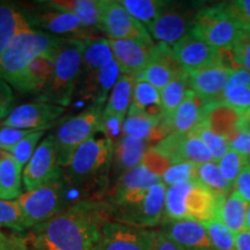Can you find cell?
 <instances>
[{"instance_id":"cell-46","label":"cell","mask_w":250,"mask_h":250,"mask_svg":"<svg viewBox=\"0 0 250 250\" xmlns=\"http://www.w3.org/2000/svg\"><path fill=\"white\" fill-rule=\"evenodd\" d=\"M124 121L125 117L123 116L114 114V112L103 110L99 131L110 140V143L112 144L114 147L124 137Z\"/></svg>"},{"instance_id":"cell-58","label":"cell","mask_w":250,"mask_h":250,"mask_svg":"<svg viewBox=\"0 0 250 250\" xmlns=\"http://www.w3.org/2000/svg\"><path fill=\"white\" fill-rule=\"evenodd\" d=\"M246 230L250 232V205L248 206V210H247V217H246Z\"/></svg>"},{"instance_id":"cell-22","label":"cell","mask_w":250,"mask_h":250,"mask_svg":"<svg viewBox=\"0 0 250 250\" xmlns=\"http://www.w3.org/2000/svg\"><path fill=\"white\" fill-rule=\"evenodd\" d=\"M161 232L182 250H215L206 227L189 220H164Z\"/></svg>"},{"instance_id":"cell-36","label":"cell","mask_w":250,"mask_h":250,"mask_svg":"<svg viewBox=\"0 0 250 250\" xmlns=\"http://www.w3.org/2000/svg\"><path fill=\"white\" fill-rule=\"evenodd\" d=\"M136 81V77L121 74L120 79L117 80L116 85L114 86L110 95H109L104 110L126 117L131 107V102H132Z\"/></svg>"},{"instance_id":"cell-57","label":"cell","mask_w":250,"mask_h":250,"mask_svg":"<svg viewBox=\"0 0 250 250\" xmlns=\"http://www.w3.org/2000/svg\"><path fill=\"white\" fill-rule=\"evenodd\" d=\"M239 130L250 136V109L242 112L241 120L239 123Z\"/></svg>"},{"instance_id":"cell-20","label":"cell","mask_w":250,"mask_h":250,"mask_svg":"<svg viewBox=\"0 0 250 250\" xmlns=\"http://www.w3.org/2000/svg\"><path fill=\"white\" fill-rule=\"evenodd\" d=\"M122 72L115 58L109 64L88 76L80 78L77 92L83 99L89 100L92 104L104 105L112 88L120 79Z\"/></svg>"},{"instance_id":"cell-33","label":"cell","mask_w":250,"mask_h":250,"mask_svg":"<svg viewBox=\"0 0 250 250\" xmlns=\"http://www.w3.org/2000/svg\"><path fill=\"white\" fill-rule=\"evenodd\" d=\"M220 101L241 111L250 109V72L236 68L225 86Z\"/></svg>"},{"instance_id":"cell-42","label":"cell","mask_w":250,"mask_h":250,"mask_svg":"<svg viewBox=\"0 0 250 250\" xmlns=\"http://www.w3.org/2000/svg\"><path fill=\"white\" fill-rule=\"evenodd\" d=\"M248 164L249 158L229 148L226 154L221 158V160L218 162V166L224 179L234 186L237 176Z\"/></svg>"},{"instance_id":"cell-26","label":"cell","mask_w":250,"mask_h":250,"mask_svg":"<svg viewBox=\"0 0 250 250\" xmlns=\"http://www.w3.org/2000/svg\"><path fill=\"white\" fill-rule=\"evenodd\" d=\"M242 112L224 101L208 103L203 111L202 124L228 140L239 130Z\"/></svg>"},{"instance_id":"cell-52","label":"cell","mask_w":250,"mask_h":250,"mask_svg":"<svg viewBox=\"0 0 250 250\" xmlns=\"http://www.w3.org/2000/svg\"><path fill=\"white\" fill-rule=\"evenodd\" d=\"M228 145L229 148L233 149L240 154L250 158V136L237 130L235 133L228 138Z\"/></svg>"},{"instance_id":"cell-50","label":"cell","mask_w":250,"mask_h":250,"mask_svg":"<svg viewBox=\"0 0 250 250\" xmlns=\"http://www.w3.org/2000/svg\"><path fill=\"white\" fill-rule=\"evenodd\" d=\"M36 130H21L14 129V127L2 126L0 129V149L6 151V149L13 147L14 145L22 140L28 134L33 133Z\"/></svg>"},{"instance_id":"cell-1","label":"cell","mask_w":250,"mask_h":250,"mask_svg":"<svg viewBox=\"0 0 250 250\" xmlns=\"http://www.w3.org/2000/svg\"><path fill=\"white\" fill-rule=\"evenodd\" d=\"M109 221L111 208L104 199H86L31 228L27 241L34 250H98Z\"/></svg>"},{"instance_id":"cell-13","label":"cell","mask_w":250,"mask_h":250,"mask_svg":"<svg viewBox=\"0 0 250 250\" xmlns=\"http://www.w3.org/2000/svg\"><path fill=\"white\" fill-rule=\"evenodd\" d=\"M100 31L108 40H133L154 43L147 28L136 20L122 5L121 0H102V19Z\"/></svg>"},{"instance_id":"cell-43","label":"cell","mask_w":250,"mask_h":250,"mask_svg":"<svg viewBox=\"0 0 250 250\" xmlns=\"http://www.w3.org/2000/svg\"><path fill=\"white\" fill-rule=\"evenodd\" d=\"M204 226L215 250H237L235 234L230 232L223 223L214 219L204 224Z\"/></svg>"},{"instance_id":"cell-45","label":"cell","mask_w":250,"mask_h":250,"mask_svg":"<svg viewBox=\"0 0 250 250\" xmlns=\"http://www.w3.org/2000/svg\"><path fill=\"white\" fill-rule=\"evenodd\" d=\"M193 133H196L203 140V143L205 144V146L212 154L213 161L217 162V164L229 149L228 140L225 137L213 132L203 124L199 125Z\"/></svg>"},{"instance_id":"cell-41","label":"cell","mask_w":250,"mask_h":250,"mask_svg":"<svg viewBox=\"0 0 250 250\" xmlns=\"http://www.w3.org/2000/svg\"><path fill=\"white\" fill-rule=\"evenodd\" d=\"M0 227H6L14 232L27 230L22 210L18 201L0 199Z\"/></svg>"},{"instance_id":"cell-51","label":"cell","mask_w":250,"mask_h":250,"mask_svg":"<svg viewBox=\"0 0 250 250\" xmlns=\"http://www.w3.org/2000/svg\"><path fill=\"white\" fill-rule=\"evenodd\" d=\"M234 191L250 205V165L248 164L243 168L234 183Z\"/></svg>"},{"instance_id":"cell-56","label":"cell","mask_w":250,"mask_h":250,"mask_svg":"<svg viewBox=\"0 0 250 250\" xmlns=\"http://www.w3.org/2000/svg\"><path fill=\"white\" fill-rule=\"evenodd\" d=\"M235 240L237 250H250V232L248 230L236 234Z\"/></svg>"},{"instance_id":"cell-4","label":"cell","mask_w":250,"mask_h":250,"mask_svg":"<svg viewBox=\"0 0 250 250\" xmlns=\"http://www.w3.org/2000/svg\"><path fill=\"white\" fill-rule=\"evenodd\" d=\"M85 41L64 37L56 50L54 71L49 85L36 101L66 108L77 92L83 68Z\"/></svg>"},{"instance_id":"cell-38","label":"cell","mask_w":250,"mask_h":250,"mask_svg":"<svg viewBox=\"0 0 250 250\" xmlns=\"http://www.w3.org/2000/svg\"><path fill=\"white\" fill-rule=\"evenodd\" d=\"M197 181L220 197H227L234 188L233 184L227 182L224 179V176L220 173V169H219L218 164L214 161L198 165Z\"/></svg>"},{"instance_id":"cell-31","label":"cell","mask_w":250,"mask_h":250,"mask_svg":"<svg viewBox=\"0 0 250 250\" xmlns=\"http://www.w3.org/2000/svg\"><path fill=\"white\" fill-rule=\"evenodd\" d=\"M56 7L74 14L90 30H100L102 19V0H48Z\"/></svg>"},{"instance_id":"cell-34","label":"cell","mask_w":250,"mask_h":250,"mask_svg":"<svg viewBox=\"0 0 250 250\" xmlns=\"http://www.w3.org/2000/svg\"><path fill=\"white\" fill-rule=\"evenodd\" d=\"M114 59V54L108 39L94 36L85 41L81 77H86L100 70Z\"/></svg>"},{"instance_id":"cell-39","label":"cell","mask_w":250,"mask_h":250,"mask_svg":"<svg viewBox=\"0 0 250 250\" xmlns=\"http://www.w3.org/2000/svg\"><path fill=\"white\" fill-rule=\"evenodd\" d=\"M132 17L147 28L160 15L167 1L162 0H121Z\"/></svg>"},{"instance_id":"cell-49","label":"cell","mask_w":250,"mask_h":250,"mask_svg":"<svg viewBox=\"0 0 250 250\" xmlns=\"http://www.w3.org/2000/svg\"><path fill=\"white\" fill-rule=\"evenodd\" d=\"M224 4L241 30H250V0H235Z\"/></svg>"},{"instance_id":"cell-5","label":"cell","mask_w":250,"mask_h":250,"mask_svg":"<svg viewBox=\"0 0 250 250\" xmlns=\"http://www.w3.org/2000/svg\"><path fill=\"white\" fill-rule=\"evenodd\" d=\"M223 198L198 181L167 187L165 220H189L203 225L210 223L217 219Z\"/></svg>"},{"instance_id":"cell-18","label":"cell","mask_w":250,"mask_h":250,"mask_svg":"<svg viewBox=\"0 0 250 250\" xmlns=\"http://www.w3.org/2000/svg\"><path fill=\"white\" fill-rule=\"evenodd\" d=\"M235 70V67L225 62L189 72V88L205 103L220 101L225 86Z\"/></svg>"},{"instance_id":"cell-59","label":"cell","mask_w":250,"mask_h":250,"mask_svg":"<svg viewBox=\"0 0 250 250\" xmlns=\"http://www.w3.org/2000/svg\"><path fill=\"white\" fill-rule=\"evenodd\" d=\"M2 234H4V233H2V230H1V227H0V236H1Z\"/></svg>"},{"instance_id":"cell-35","label":"cell","mask_w":250,"mask_h":250,"mask_svg":"<svg viewBox=\"0 0 250 250\" xmlns=\"http://www.w3.org/2000/svg\"><path fill=\"white\" fill-rule=\"evenodd\" d=\"M129 111L143 112L154 117L164 116L160 90L156 89L147 81L137 79Z\"/></svg>"},{"instance_id":"cell-9","label":"cell","mask_w":250,"mask_h":250,"mask_svg":"<svg viewBox=\"0 0 250 250\" xmlns=\"http://www.w3.org/2000/svg\"><path fill=\"white\" fill-rule=\"evenodd\" d=\"M104 105L90 104L76 116L62 122L54 134L62 168L70 162L73 153L99 131Z\"/></svg>"},{"instance_id":"cell-23","label":"cell","mask_w":250,"mask_h":250,"mask_svg":"<svg viewBox=\"0 0 250 250\" xmlns=\"http://www.w3.org/2000/svg\"><path fill=\"white\" fill-rule=\"evenodd\" d=\"M123 132L124 136L158 144L171 133V127L164 116L154 117L143 112L129 111L124 121Z\"/></svg>"},{"instance_id":"cell-8","label":"cell","mask_w":250,"mask_h":250,"mask_svg":"<svg viewBox=\"0 0 250 250\" xmlns=\"http://www.w3.org/2000/svg\"><path fill=\"white\" fill-rule=\"evenodd\" d=\"M241 28L228 13L224 2L201 6L197 11L191 33L218 51L232 50Z\"/></svg>"},{"instance_id":"cell-54","label":"cell","mask_w":250,"mask_h":250,"mask_svg":"<svg viewBox=\"0 0 250 250\" xmlns=\"http://www.w3.org/2000/svg\"><path fill=\"white\" fill-rule=\"evenodd\" d=\"M14 95L11 86L0 78V117H6L11 111L12 102H13Z\"/></svg>"},{"instance_id":"cell-27","label":"cell","mask_w":250,"mask_h":250,"mask_svg":"<svg viewBox=\"0 0 250 250\" xmlns=\"http://www.w3.org/2000/svg\"><path fill=\"white\" fill-rule=\"evenodd\" d=\"M206 104L208 103L203 101L191 89L188 90L186 99L169 120L171 132L179 134L195 132L197 127L202 124L203 111Z\"/></svg>"},{"instance_id":"cell-24","label":"cell","mask_w":250,"mask_h":250,"mask_svg":"<svg viewBox=\"0 0 250 250\" xmlns=\"http://www.w3.org/2000/svg\"><path fill=\"white\" fill-rule=\"evenodd\" d=\"M57 48L34 59L19 78L13 88L21 94H36L39 96L49 85L52 77Z\"/></svg>"},{"instance_id":"cell-15","label":"cell","mask_w":250,"mask_h":250,"mask_svg":"<svg viewBox=\"0 0 250 250\" xmlns=\"http://www.w3.org/2000/svg\"><path fill=\"white\" fill-rule=\"evenodd\" d=\"M153 146L167 156L173 164L192 162L195 165H203L213 161L212 154L205 144L193 132L189 134L171 132Z\"/></svg>"},{"instance_id":"cell-12","label":"cell","mask_w":250,"mask_h":250,"mask_svg":"<svg viewBox=\"0 0 250 250\" xmlns=\"http://www.w3.org/2000/svg\"><path fill=\"white\" fill-rule=\"evenodd\" d=\"M62 174L64 169L58 161L55 136L49 134L40 143L29 162L24 166L22 171L23 187L26 191H31L59 179Z\"/></svg>"},{"instance_id":"cell-60","label":"cell","mask_w":250,"mask_h":250,"mask_svg":"<svg viewBox=\"0 0 250 250\" xmlns=\"http://www.w3.org/2000/svg\"><path fill=\"white\" fill-rule=\"evenodd\" d=\"M249 165H250V158H249Z\"/></svg>"},{"instance_id":"cell-3","label":"cell","mask_w":250,"mask_h":250,"mask_svg":"<svg viewBox=\"0 0 250 250\" xmlns=\"http://www.w3.org/2000/svg\"><path fill=\"white\" fill-rule=\"evenodd\" d=\"M86 199V196L62 174L52 182L23 192L17 201L22 210L27 229H31Z\"/></svg>"},{"instance_id":"cell-6","label":"cell","mask_w":250,"mask_h":250,"mask_svg":"<svg viewBox=\"0 0 250 250\" xmlns=\"http://www.w3.org/2000/svg\"><path fill=\"white\" fill-rule=\"evenodd\" d=\"M167 187L159 183L145 191L127 193L117 198H104L110 205L112 221L131 226L154 228L165 220Z\"/></svg>"},{"instance_id":"cell-21","label":"cell","mask_w":250,"mask_h":250,"mask_svg":"<svg viewBox=\"0 0 250 250\" xmlns=\"http://www.w3.org/2000/svg\"><path fill=\"white\" fill-rule=\"evenodd\" d=\"M183 72L186 71L176 62L170 46L156 43L151 62L137 79L147 81L161 92Z\"/></svg>"},{"instance_id":"cell-53","label":"cell","mask_w":250,"mask_h":250,"mask_svg":"<svg viewBox=\"0 0 250 250\" xmlns=\"http://www.w3.org/2000/svg\"><path fill=\"white\" fill-rule=\"evenodd\" d=\"M0 250H29L27 237L4 233L0 236Z\"/></svg>"},{"instance_id":"cell-55","label":"cell","mask_w":250,"mask_h":250,"mask_svg":"<svg viewBox=\"0 0 250 250\" xmlns=\"http://www.w3.org/2000/svg\"><path fill=\"white\" fill-rule=\"evenodd\" d=\"M154 250H182L179 246L170 240L161 230H158V237H156L155 249Z\"/></svg>"},{"instance_id":"cell-30","label":"cell","mask_w":250,"mask_h":250,"mask_svg":"<svg viewBox=\"0 0 250 250\" xmlns=\"http://www.w3.org/2000/svg\"><path fill=\"white\" fill-rule=\"evenodd\" d=\"M22 171L8 153L0 149V199L17 201L22 195Z\"/></svg>"},{"instance_id":"cell-25","label":"cell","mask_w":250,"mask_h":250,"mask_svg":"<svg viewBox=\"0 0 250 250\" xmlns=\"http://www.w3.org/2000/svg\"><path fill=\"white\" fill-rule=\"evenodd\" d=\"M151 146L146 140L124 136L112 152L110 174L115 179V182L125 173L142 165L144 156Z\"/></svg>"},{"instance_id":"cell-16","label":"cell","mask_w":250,"mask_h":250,"mask_svg":"<svg viewBox=\"0 0 250 250\" xmlns=\"http://www.w3.org/2000/svg\"><path fill=\"white\" fill-rule=\"evenodd\" d=\"M66 108L45 102H30L18 105L8 112L2 125L21 130H45L64 114Z\"/></svg>"},{"instance_id":"cell-11","label":"cell","mask_w":250,"mask_h":250,"mask_svg":"<svg viewBox=\"0 0 250 250\" xmlns=\"http://www.w3.org/2000/svg\"><path fill=\"white\" fill-rule=\"evenodd\" d=\"M198 8L167 1L160 15L147 27L152 40L173 48L192 31Z\"/></svg>"},{"instance_id":"cell-48","label":"cell","mask_w":250,"mask_h":250,"mask_svg":"<svg viewBox=\"0 0 250 250\" xmlns=\"http://www.w3.org/2000/svg\"><path fill=\"white\" fill-rule=\"evenodd\" d=\"M142 165L145 166L149 171H152L153 174H155L156 176L161 179L162 175L169 169L173 162L167 156L162 154L161 152H159L154 146H151L148 151L146 152L145 156H144Z\"/></svg>"},{"instance_id":"cell-37","label":"cell","mask_w":250,"mask_h":250,"mask_svg":"<svg viewBox=\"0 0 250 250\" xmlns=\"http://www.w3.org/2000/svg\"><path fill=\"white\" fill-rule=\"evenodd\" d=\"M189 80H188V72H183L179 77L175 78L170 83H168L161 90V105L164 117L169 122L170 117L181 103L186 99V95L189 90Z\"/></svg>"},{"instance_id":"cell-44","label":"cell","mask_w":250,"mask_h":250,"mask_svg":"<svg viewBox=\"0 0 250 250\" xmlns=\"http://www.w3.org/2000/svg\"><path fill=\"white\" fill-rule=\"evenodd\" d=\"M197 168L198 165L192 162H177L173 164L170 168L162 175L161 182L166 187L175 186L190 182V181H197Z\"/></svg>"},{"instance_id":"cell-29","label":"cell","mask_w":250,"mask_h":250,"mask_svg":"<svg viewBox=\"0 0 250 250\" xmlns=\"http://www.w3.org/2000/svg\"><path fill=\"white\" fill-rule=\"evenodd\" d=\"M159 183H161L160 177L149 171L145 166L139 165L120 177L104 198H117L127 193L145 191Z\"/></svg>"},{"instance_id":"cell-19","label":"cell","mask_w":250,"mask_h":250,"mask_svg":"<svg viewBox=\"0 0 250 250\" xmlns=\"http://www.w3.org/2000/svg\"><path fill=\"white\" fill-rule=\"evenodd\" d=\"M109 43L122 74L136 78L149 64L155 48V43L133 40H109Z\"/></svg>"},{"instance_id":"cell-2","label":"cell","mask_w":250,"mask_h":250,"mask_svg":"<svg viewBox=\"0 0 250 250\" xmlns=\"http://www.w3.org/2000/svg\"><path fill=\"white\" fill-rule=\"evenodd\" d=\"M114 146L98 131L72 155L64 169L66 179L87 199H103L107 196Z\"/></svg>"},{"instance_id":"cell-17","label":"cell","mask_w":250,"mask_h":250,"mask_svg":"<svg viewBox=\"0 0 250 250\" xmlns=\"http://www.w3.org/2000/svg\"><path fill=\"white\" fill-rule=\"evenodd\" d=\"M173 55L184 71L192 72L225 62L223 52L190 33L171 48Z\"/></svg>"},{"instance_id":"cell-14","label":"cell","mask_w":250,"mask_h":250,"mask_svg":"<svg viewBox=\"0 0 250 250\" xmlns=\"http://www.w3.org/2000/svg\"><path fill=\"white\" fill-rule=\"evenodd\" d=\"M158 230L109 221L102 228L98 250H154Z\"/></svg>"},{"instance_id":"cell-32","label":"cell","mask_w":250,"mask_h":250,"mask_svg":"<svg viewBox=\"0 0 250 250\" xmlns=\"http://www.w3.org/2000/svg\"><path fill=\"white\" fill-rule=\"evenodd\" d=\"M248 204L235 191L221 199L217 220L223 223L230 232L239 234L246 230V217Z\"/></svg>"},{"instance_id":"cell-40","label":"cell","mask_w":250,"mask_h":250,"mask_svg":"<svg viewBox=\"0 0 250 250\" xmlns=\"http://www.w3.org/2000/svg\"><path fill=\"white\" fill-rule=\"evenodd\" d=\"M45 134V130H40V131H34L33 133L28 134L27 137H24L22 140H20L17 145H14L13 147L6 149V153H8L15 161L18 162L21 167L24 168L31 156L34 155L36 148L39 147L41 139L43 138V136Z\"/></svg>"},{"instance_id":"cell-28","label":"cell","mask_w":250,"mask_h":250,"mask_svg":"<svg viewBox=\"0 0 250 250\" xmlns=\"http://www.w3.org/2000/svg\"><path fill=\"white\" fill-rule=\"evenodd\" d=\"M20 6L11 2H0V58L19 34L29 29Z\"/></svg>"},{"instance_id":"cell-47","label":"cell","mask_w":250,"mask_h":250,"mask_svg":"<svg viewBox=\"0 0 250 250\" xmlns=\"http://www.w3.org/2000/svg\"><path fill=\"white\" fill-rule=\"evenodd\" d=\"M232 62L239 68L250 72V30H242L230 50Z\"/></svg>"},{"instance_id":"cell-7","label":"cell","mask_w":250,"mask_h":250,"mask_svg":"<svg viewBox=\"0 0 250 250\" xmlns=\"http://www.w3.org/2000/svg\"><path fill=\"white\" fill-rule=\"evenodd\" d=\"M62 39L31 27L23 30L0 58V78L13 87L34 59L55 50Z\"/></svg>"},{"instance_id":"cell-10","label":"cell","mask_w":250,"mask_h":250,"mask_svg":"<svg viewBox=\"0 0 250 250\" xmlns=\"http://www.w3.org/2000/svg\"><path fill=\"white\" fill-rule=\"evenodd\" d=\"M21 9L31 28L35 27L55 36H67V39L88 40L94 37L93 30L83 26L76 15L49 1H37L30 7Z\"/></svg>"}]
</instances>
